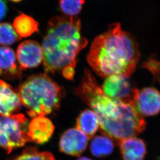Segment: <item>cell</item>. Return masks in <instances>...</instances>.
Wrapping results in <instances>:
<instances>
[{
	"instance_id": "obj_19",
	"label": "cell",
	"mask_w": 160,
	"mask_h": 160,
	"mask_svg": "<svg viewBox=\"0 0 160 160\" xmlns=\"http://www.w3.org/2000/svg\"><path fill=\"white\" fill-rule=\"evenodd\" d=\"M84 3L85 0H59V7L67 16L75 17L80 14Z\"/></svg>"
},
{
	"instance_id": "obj_8",
	"label": "cell",
	"mask_w": 160,
	"mask_h": 160,
	"mask_svg": "<svg viewBox=\"0 0 160 160\" xmlns=\"http://www.w3.org/2000/svg\"><path fill=\"white\" fill-rule=\"evenodd\" d=\"M16 57L20 70L36 68L43 62V48L36 41H25L18 46Z\"/></svg>"
},
{
	"instance_id": "obj_9",
	"label": "cell",
	"mask_w": 160,
	"mask_h": 160,
	"mask_svg": "<svg viewBox=\"0 0 160 160\" xmlns=\"http://www.w3.org/2000/svg\"><path fill=\"white\" fill-rule=\"evenodd\" d=\"M89 139L80 129L71 128L65 132L60 138L59 149L65 154L79 156L86 149Z\"/></svg>"
},
{
	"instance_id": "obj_15",
	"label": "cell",
	"mask_w": 160,
	"mask_h": 160,
	"mask_svg": "<svg viewBox=\"0 0 160 160\" xmlns=\"http://www.w3.org/2000/svg\"><path fill=\"white\" fill-rule=\"evenodd\" d=\"M13 27L17 34L22 38H26L39 32V23L34 18L26 14L17 16L13 22Z\"/></svg>"
},
{
	"instance_id": "obj_22",
	"label": "cell",
	"mask_w": 160,
	"mask_h": 160,
	"mask_svg": "<svg viewBox=\"0 0 160 160\" xmlns=\"http://www.w3.org/2000/svg\"><path fill=\"white\" fill-rule=\"evenodd\" d=\"M9 1L14 2H19L22 1V0H9Z\"/></svg>"
},
{
	"instance_id": "obj_20",
	"label": "cell",
	"mask_w": 160,
	"mask_h": 160,
	"mask_svg": "<svg viewBox=\"0 0 160 160\" xmlns=\"http://www.w3.org/2000/svg\"><path fill=\"white\" fill-rule=\"evenodd\" d=\"M7 11L8 6L6 1L5 0H0V21L5 17Z\"/></svg>"
},
{
	"instance_id": "obj_5",
	"label": "cell",
	"mask_w": 160,
	"mask_h": 160,
	"mask_svg": "<svg viewBox=\"0 0 160 160\" xmlns=\"http://www.w3.org/2000/svg\"><path fill=\"white\" fill-rule=\"evenodd\" d=\"M29 121L22 114L0 115V146L9 154L31 142L28 136Z\"/></svg>"
},
{
	"instance_id": "obj_4",
	"label": "cell",
	"mask_w": 160,
	"mask_h": 160,
	"mask_svg": "<svg viewBox=\"0 0 160 160\" xmlns=\"http://www.w3.org/2000/svg\"><path fill=\"white\" fill-rule=\"evenodd\" d=\"M17 92L32 119L58 109L63 95L62 88L45 74L30 76L19 86Z\"/></svg>"
},
{
	"instance_id": "obj_12",
	"label": "cell",
	"mask_w": 160,
	"mask_h": 160,
	"mask_svg": "<svg viewBox=\"0 0 160 160\" xmlns=\"http://www.w3.org/2000/svg\"><path fill=\"white\" fill-rule=\"evenodd\" d=\"M123 160H143L146 154L145 142L136 137L122 140L119 142Z\"/></svg>"
},
{
	"instance_id": "obj_17",
	"label": "cell",
	"mask_w": 160,
	"mask_h": 160,
	"mask_svg": "<svg viewBox=\"0 0 160 160\" xmlns=\"http://www.w3.org/2000/svg\"><path fill=\"white\" fill-rule=\"evenodd\" d=\"M6 160H56L51 153L40 152L34 147H27L22 153Z\"/></svg>"
},
{
	"instance_id": "obj_11",
	"label": "cell",
	"mask_w": 160,
	"mask_h": 160,
	"mask_svg": "<svg viewBox=\"0 0 160 160\" xmlns=\"http://www.w3.org/2000/svg\"><path fill=\"white\" fill-rule=\"evenodd\" d=\"M21 106L17 92L8 83L0 80V115L12 116L20 110Z\"/></svg>"
},
{
	"instance_id": "obj_7",
	"label": "cell",
	"mask_w": 160,
	"mask_h": 160,
	"mask_svg": "<svg viewBox=\"0 0 160 160\" xmlns=\"http://www.w3.org/2000/svg\"><path fill=\"white\" fill-rule=\"evenodd\" d=\"M133 105L142 117L156 116L160 112V92L153 88H136Z\"/></svg>"
},
{
	"instance_id": "obj_10",
	"label": "cell",
	"mask_w": 160,
	"mask_h": 160,
	"mask_svg": "<svg viewBox=\"0 0 160 160\" xmlns=\"http://www.w3.org/2000/svg\"><path fill=\"white\" fill-rule=\"evenodd\" d=\"M54 125L44 116L33 118L28 126V136L31 142L38 144L46 143L51 139L54 131Z\"/></svg>"
},
{
	"instance_id": "obj_21",
	"label": "cell",
	"mask_w": 160,
	"mask_h": 160,
	"mask_svg": "<svg viewBox=\"0 0 160 160\" xmlns=\"http://www.w3.org/2000/svg\"><path fill=\"white\" fill-rule=\"evenodd\" d=\"M78 160H91V159H89V158H88L86 157H81L79 158V159Z\"/></svg>"
},
{
	"instance_id": "obj_6",
	"label": "cell",
	"mask_w": 160,
	"mask_h": 160,
	"mask_svg": "<svg viewBox=\"0 0 160 160\" xmlns=\"http://www.w3.org/2000/svg\"><path fill=\"white\" fill-rule=\"evenodd\" d=\"M129 78L114 74L106 78L102 90L104 94L111 98L133 103L135 88H132Z\"/></svg>"
},
{
	"instance_id": "obj_1",
	"label": "cell",
	"mask_w": 160,
	"mask_h": 160,
	"mask_svg": "<svg viewBox=\"0 0 160 160\" xmlns=\"http://www.w3.org/2000/svg\"><path fill=\"white\" fill-rule=\"evenodd\" d=\"M89 71L85 70L76 92L95 113L103 135L119 143L142 133L146 122L133 103L107 96Z\"/></svg>"
},
{
	"instance_id": "obj_2",
	"label": "cell",
	"mask_w": 160,
	"mask_h": 160,
	"mask_svg": "<svg viewBox=\"0 0 160 160\" xmlns=\"http://www.w3.org/2000/svg\"><path fill=\"white\" fill-rule=\"evenodd\" d=\"M139 58L140 51L135 38L123 30L120 23H115L94 39L87 60L101 77L119 74L129 78Z\"/></svg>"
},
{
	"instance_id": "obj_16",
	"label": "cell",
	"mask_w": 160,
	"mask_h": 160,
	"mask_svg": "<svg viewBox=\"0 0 160 160\" xmlns=\"http://www.w3.org/2000/svg\"><path fill=\"white\" fill-rule=\"evenodd\" d=\"M113 140L106 136H96L90 145V150L96 157H104L111 154L114 150Z\"/></svg>"
},
{
	"instance_id": "obj_13",
	"label": "cell",
	"mask_w": 160,
	"mask_h": 160,
	"mask_svg": "<svg viewBox=\"0 0 160 160\" xmlns=\"http://www.w3.org/2000/svg\"><path fill=\"white\" fill-rule=\"evenodd\" d=\"M16 56L13 49L8 47H0V76L8 78H17L20 76Z\"/></svg>"
},
{
	"instance_id": "obj_18",
	"label": "cell",
	"mask_w": 160,
	"mask_h": 160,
	"mask_svg": "<svg viewBox=\"0 0 160 160\" xmlns=\"http://www.w3.org/2000/svg\"><path fill=\"white\" fill-rule=\"evenodd\" d=\"M22 39L10 23H0V44L11 45Z\"/></svg>"
},
{
	"instance_id": "obj_3",
	"label": "cell",
	"mask_w": 160,
	"mask_h": 160,
	"mask_svg": "<svg viewBox=\"0 0 160 160\" xmlns=\"http://www.w3.org/2000/svg\"><path fill=\"white\" fill-rule=\"evenodd\" d=\"M81 29L78 17L61 16L49 20L42 45L46 72L58 73L67 79H73L77 57L88 43Z\"/></svg>"
},
{
	"instance_id": "obj_14",
	"label": "cell",
	"mask_w": 160,
	"mask_h": 160,
	"mask_svg": "<svg viewBox=\"0 0 160 160\" xmlns=\"http://www.w3.org/2000/svg\"><path fill=\"white\" fill-rule=\"evenodd\" d=\"M99 127L98 119L92 110H85L82 111L77 119L76 128L84 132L89 139L94 137Z\"/></svg>"
}]
</instances>
